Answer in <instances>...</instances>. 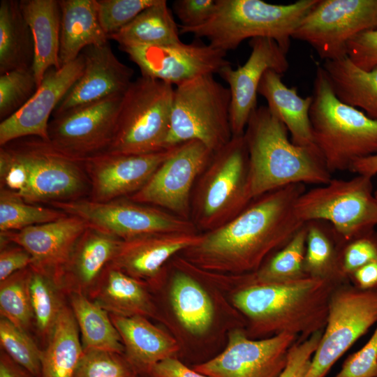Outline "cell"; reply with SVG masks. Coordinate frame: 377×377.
Listing matches in <instances>:
<instances>
[{
    "instance_id": "816d5d0a",
    "label": "cell",
    "mask_w": 377,
    "mask_h": 377,
    "mask_svg": "<svg viewBox=\"0 0 377 377\" xmlns=\"http://www.w3.org/2000/svg\"><path fill=\"white\" fill-rule=\"evenodd\" d=\"M154 377H210L191 369L182 362L172 357L156 363L151 369Z\"/></svg>"
},
{
    "instance_id": "f5cc1de1",
    "label": "cell",
    "mask_w": 377,
    "mask_h": 377,
    "mask_svg": "<svg viewBox=\"0 0 377 377\" xmlns=\"http://www.w3.org/2000/svg\"><path fill=\"white\" fill-rule=\"evenodd\" d=\"M349 280L358 288L377 290V260L356 269L350 274Z\"/></svg>"
},
{
    "instance_id": "2e32d148",
    "label": "cell",
    "mask_w": 377,
    "mask_h": 377,
    "mask_svg": "<svg viewBox=\"0 0 377 377\" xmlns=\"http://www.w3.org/2000/svg\"><path fill=\"white\" fill-rule=\"evenodd\" d=\"M298 340L288 334L251 339L244 330L235 329L221 354L193 369L210 377H279Z\"/></svg>"
},
{
    "instance_id": "d4e9b609",
    "label": "cell",
    "mask_w": 377,
    "mask_h": 377,
    "mask_svg": "<svg viewBox=\"0 0 377 377\" xmlns=\"http://www.w3.org/2000/svg\"><path fill=\"white\" fill-rule=\"evenodd\" d=\"M110 316L121 337L127 360L134 368L150 372L156 363L177 350L175 340L143 316Z\"/></svg>"
},
{
    "instance_id": "681fc988",
    "label": "cell",
    "mask_w": 377,
    "mask_h": 377,
    "mask_svg": "<svg viewBox=\"0 0 377 377\" xmlns=\"http://www.w3.org/2000/svg\"><path fill=\"white\" fill-rule=\"evenodd\" d=\"M216 0H177L173 10L183 27H195L206 22L214 13Z\"/></svg>"
},
{
    "instance_id": "8992f818",
    "label": "cell",
    "mask_w": 377,
    "mask_h": 377,
    "mask_svg": "<svg viewBox=\"0 0 377 377\" xmlns=\"http://www.w3.org/2000/svg\"><path fill=\"white\" fill-rule=\"evenodd\" d=\"M252 200L244 138L232 136L214 153L196 182L191 221L197 230L211 231L231 221Z\"/></svg>"
},
{
    "instance_id": "e0dca14e",
    "label": "cell",
    "mask_w": 377,
    "mask_h": 377,
    "mask_svg": "<svg viewBox=\"0 0 377 377\" xmlns=\"http://www.w3.org/2000/svg\"><path fill=\"white\" fill-rule=\"evenodd\" d=\"M119 49L138 66L142 76L176 86L199 76L219 73L230 64L225 59L227 52L199 42Z\"/></svg>"
},
{
    "instance_id": "44dd1931",
    "label": "cell",
    "mask_w": 377,
    "mask_h": 377,
    "mask_svg": "<svg viewBox=\"0 0 377 377\" xmlns=\"http://www.w3.org/2000/svg\"><path fill=\"white\" fill-rule=\"evenodd\" d=\"M84 71L57 105L52 117L75 108L121 95L132 82L133 70L121 62L109 42L84 48Z\"/></svg>"
},
{
    "instance_id": "5b68a950",
    "label": "cell",
    "mask_w": 377,
    "mask_h": 377,
    "mask_svg": "<svg viewBox=\"0 0 377 377\" xmlns=\"http://www.w3.org/2000/svg\"><path fill=\"white\" fill-rule=\"evenodd\" d=\"M309 119L313 142L331 174L377 154V121L338 99L321 66L313 85Z\"/></svg>"
},
{
    "instance_id": "db71d44e",
    "label": "cell",
    "mask_w": 377,
    "mask_h": 377,
    "mask_svg": "<svg viewBox=\"0 0 377 377\" xmlns=\"http://www.w3.org/2000/svg\"><path fill=\"white\" fill-rule=\"evenodd\" d=\"M349 171L357 175L374 177L377 174V154L355 161ZM374 193L377 198V190Z\"/></svg>"
},
{
    "instance_id": "d590c367",
    "label": "cell",
    "mask_w": 377,
    "mask_h": 377,
    "mask_svg": "<svg viewBox=\"0 0 377 377\" xmlns=\"http://www.w3.org/2000/svg\"><path fill=\"white\" fill-rule=\"evenodd\" d=\"M170 299L179 321L187 331L200 335L209 330L214 318L213 304L207 293L191 275L181 270L175 272Z\"/></svg>"
},
{
    "instance_id": "74e56055",
    "label": "cell",
    "mask_w": 377,
    "mask_h": 377,
    "mask_svg": "<svg viewBox=\"0 0 377 377\" xmlns=\"http://www.w3.org/2000/svg\"><path fill=\"white\" fill-rule=\"evenodd\" d=\"M306 237L304 223L284 246L251 273L253 279L261 283H285L308 276L304 271Z\"/></svg>"
},
{
    "instance_id": "9c48e42d",
    "label": "cell",
    "mask_w": 377,
    "mask_h": 377,
    "mask_svg": "<svg viewBox=\"0 0 377 377\" xmlns=\"http://www.w3.org/2000/svg\"><path fill=\"white\" fill-rule=\"evenodd\" d=\"M371 178L361 175L349 179L332 178L325 184L305 190L296 201V215L303 223L328 222L345 241L374 228L377 198Z\"/></svg>"
},
{
    "instance_id": "603a6c76",
    "label": "cell",
    "mask_w": 377,
    "mask_h": 377,
    "mask_svg": "<svg viewBox=\"0 0 377 377\" xmlns=\"http://www.w3.org/2000/svg\"><path fill=\"white\" fill-rule=\"evenodd\" d=\"M200 239L198 232H160L122 240L110 265L141 281L153 279L172 256Z\"/></svg>"
},
{
    "instance_id": "ee69618b",
    "label": "cell",
    "mask_w": 377,
    "mask_h": 377,
    "mask_svg": "<svg viewBox=\"0 0 377 377\" xmlns=\"http://www.w3.org/2000/svg\"><path fill=\"white\" fill-rule=\"evenodd\" d=\"M158 0H96L100 24L108 37Z\"/></svg>"
},
{
    "instance_id": "9a60e30c",
    "label": "cell",
    "mask_w": 377,
    "mask_h": 377,
    "mask_svg": "<svg viewBox=\"0 0 377 377\" xmlns=\"http://www.w3.org/2000/svg\"><path fill=\"white\" fill-rule=\"evenodd\" d=\"M123 96L85 104L53 117L48 124L47 142L80 159L105 152L114 135Z\"/></svg>"
},
{
    "instance_id": "e575fe53",
    "label": "cell",
    "mask_w": 377,
    "mask_h": 377,
    "mask_svg": "<svg viewBox=\"0 0 377 377\" xmlns=\"http://www.w3.org/2000/svg\"><path fill=\"white\" fill-rule=\"evenodd\" d=\"M73 311L84 349L94 348L121 354L124 346L110 313L80 292H71Z\"/></svg>"
},
{
    "instance_id": "cb8c5ba5",
    "label": "cell",
    "mask_w": 377,
    "mask_h": 377,
    "mask_svg": "<svg viewBox=\"0 0 377 377\" xmlns=\"http://www.w3.org/2000/svg\"><path fill=\"white\" fill-rule=\"evenodd\" d=\"M121 242L88 226L57 276L62 288L69 293H89L110 265Z\"/></svg>"
},
{
    "instance_id": "ab89813d",
    "label": "cell",
    "mask_w": 377,
    "mask_h": 377,
    "mask_svg": "<svg viewBox=\"0 0 377 377\" xmlns=\"http://www.w3.org/2000/svg\"><path fill=\"white\" fill-rule=\"evenodd\" d=\"M29 267L0 282L1 317L27 331L34 322L28 289Z\"/></svg>"
},
{
    "instance_id": "7bdbcfd3",
    "label": "cell",
    "mask_w": 377,
    "mask_h": 377,
    "mask_svg": "<svg viewBox=\"0 0 377 377\" xmlns=\"http://www.w3.org/2000/svg\"><path fill=\"white\" fill-rule=\"evenodd\" d=\"M119 355L105 350L84 349L73 377H132L131 368Z\"/></svg>"
},
{
    "instance_id": "30bf717a",
    "label": "cell",
    "mask_w": 377,
    "mask_h": 377,
    "mask_svg": "<svg viewBox=\"0 0 377 377\" xmlns=\"http://www.w3.org/2000/svg\"><path fill=\"white\" fill-rule=\"evenodd\" d=\"M377 323V290L350 281L337 285L330 297L327 322L304 377H325L337 360Z\"/></svg>"
},
{
    "instance_id": "484cf974",
    "label": "cell",
    "mask_w": 377,
    "mask_h": 377,
    "mask_svg": "<svg viewBox=\"0 0 377 377\" xmlns=\"http://www.w3.org/2000/svg\"><path fill=\"white\" fill-rule=\"evenodd\" d=\"M281 76L272 69L267 70L262 77L258 94L265 98L269 109L286 126L293 143L299 146L316 147L309 119L312 97L300 96L297 87L286 86Z\"/></svg>"
},
{
    "instance_id": "4316f807",
    "label": "cell",
    "mask_w": 377,
    "mask_h": 377,
    "mask_svg": "<svg viewBox=\"0 0 377 377\" xmlns=\"http://www.w3.org/2000/svg\"><path fill=\"white\" fill-rule=\"evenodd\" d=\"M34 43L32 66L38 87L50 68H60L59 59L61 10L57 0L20 1Z\"/></svg>"
},
{
    "instance_id": "ac0fdd59",
    "label": "cell",
    "mask_w": 377,
    "mask_h": 377,
    "mask_svg": "<svg viewBox=\"0 0 377 377\" xmlns=\"http://www.w3.org/2000/svg\"><path fill=\"white\" fill-rule=\"evenodd\" d=\"M84 68V58L81 53L60 68H49L32 97L17 112L1 121V146L30 136L48 142L50 117L82 75Z\"/></svg>"
},
{
    "instance_id": "f35d334b",
    "label": "cell",
    "mask_w": 377,
    "mask_h": 377,
    "mask_svg": "<svg viewBox=\"0 0 377 377\" xmlns=\"http://www.w3.org/2000/svg\"><path fill=\"white\" fill-rule=\"evenodd\" d=\"M66 215L57 209L28 203L15 193L1 188V232L21 230L29 226L54 221Z\"/></svg>"
},
{
    "instance_id": "ffe728a7",
    "label": "cell",
    "mask_w": 377,
    "mask_h": 377,
    "mask_svg": "<svg viewBox=\"0 0 377 377\" xmlns=\"http://www.w3.org/2000/svg\"><path fill=\"white\" fill-rule=\"evenodd\" d=\"M175 147L151 154L101 153L84 159L91 200L107 202L139 191Z\"/></svg>"
},
{
    "instance_id": "7c38bea8",
    "label": "cell",
    "mask_w": 377,
    "mask_h": 377,
    "mask_svg": "<svg viewBox=\"0 0 377 377\" xmlns=\"http://www.w3.org/2000/svg\"><path fill=\"white\" fill-rule=\"evenodd\" d=\"M11 148L26 168L27 183L17 195L25 202L50 204L75 200L90 188L84 172V159L64 154L38 138Z\"/></svg>"
},
{
    "instance_id": "3957f363",
    "label": "cell",
    "mask_w": 377,
    "mask_h": 377,
    "mask_svg": "<svg viewBox=\"0 0 377 377\" xmlns=\"http://www.w3.org/2000/svg\"><path fill=\"white\" fill-rule=\"evenodd\" d=\"M288 130L267 106L257 108L244 138L252 199L295 184L322 185L332 177L316 147L295 145Z\"/></svg>"
},
{
    "instance_id": "c3c4849f",
    "label": "cell",
    "mask_w": 377,
    "mask_h": 377,
    "mask_svg": "<svg viewBox=\"0 0 377 377\" xmlns=\"http://www.w3.org/2000/svg\"><path fill=\"white\" fill-rule=\"evenodd\" d=\"M323 332H318L304 340H298L291 348L287 364L279 377H304Z\"/></svg>"
},
{
    "instance_id": "f907efd6",
    "label": "cell",
    "mask_w": 377,
    "mask_h": 377,
    "mask_svg": "<svg viewBox=\"0 0 377 377\" xmlns=\"http://www.w3.org/2000/svg\"><path fill=\"white\" fill-rule=\"evenodd\" d=\"M34 263L31 254L24 248H1L0 253V282L20 272L29 267Z\"/></svg>"
},
{
    "instance_id": "836d02e7",
    "label": "cell",
    "mask_w": 377,
    "mask_h": 377,
    "mask_svg": "<svg viewBox=\"0 0 377 377\" xmlns=\"http://www.w3.org/2000/svg\"><path fill=\"white\" fill-rule=\"evenodd\" d=\"M179 34L167 1L158 0L108 39L115 40L120 48L175 43L181 41Z\"/></svg>"
},
{
    "instance_id": "d6986e66",
    "label": "cell",
    "mask_w": 377,
    "mask_h": 377,
    "mask_svg": "<svg viewBox=\"0 0 377 377\" xmlns=\"http://www.w3.org/2000/svg\"><path fill=\"white\" fill-rule=\"evenodd\" d=\"M249 45L251 52L244 65L234 69L229 64L218 73L229 85L232 136L244 135L249 119L257 108L258 89L264 73L272 69L283 75L289 68L287 53L274 40L254 38Z\"/></svg>"
},
{
    "instance_id": "4fadbf2b",
    "label": "cell",
    "mask_w": 377,
    "mask_h": 377,
    "mask_svg": "<svg viewBox=\"0 0 377 377\" xmlns=\"http://www.w3.org/2000/svg\"><path fill=\"white\" fill-rule=\"evenodd\" d=\"M377 28V0H319L292 38L309 44L325 60L346 56V43Z\"/></svg>"
},
{
    "instance_id": "52a82bcc",
    "label": "cell",
    "mask_w": 377,
    "mask_h": 377,
    "mask_svg": "<svg viewBox=\"0 0 377 377\" xmlns=\"http://www.w3.org/2000/svg\"><path fill=\"white\" fill-rule=\"evenodd\" d=\"M229 88L205 75L176 86L165 149L198 140L214 153L232 138Z\"/></svg>"
},
{
    "instance_id": "ba28073f",
    "label": "cell",
    "mask_w": 377,
    "mask_h": 377,
    "mask_svg": "<svg viewBox=\"0 0 377 377\" xmlns=\"http://www.w3.org/2000/svg\"><path fill=\"white\" fill-rule=\"evenodd\" d=\"M174 91L172 84L155 78L141 75L132 81L105 152L145 154L166 150Z\"/></svg>"
},
{
    "instance_id": "277c9868",
    "label": "cell",
    "mask_w": 377,
    "mask_h": 377,
    "mask_svg": "<svg viewBox=\"0 0 377 377\" xmlns=\"http://www.w3.org/2000/svg\"><path fill=\"white\" fill-rule=\"evenodd\" d=\"M318 1L283 5L261 0H216L215 10L206 22L190 28L179 25V33L205 38L212 47L226 52L247 38H269L287 53L293 33Z\"/></svg>"
},
{
    "instance_id": "7dc6e473",
    "label": "cell",
    "mask_w": 377,
    "mask_h": 377,
    "mask_svg": "<svg viewBox=\"0 0 377 377\" xmlns=\"http://www.w3.org/2000/svg\"><path fill=\"white\" fill-rule=\"evenodd\" d=\"M346 56L358 68L369 71L377 66V28L362 31L346 43Z\"/></svg>"
},
{
    "instance_id": "1f68e13d",
    "label": "cell",
    "mask_w": 377,
    "mask_h": 377,
    "mask_svg": "<svg viewBox=\"0 0 377 377\" xmlns=\"http://www.w3.org/2000/svg\"><path fill=\"white\" fill-rule=\"evenodd\" d=\"M34 43L20 1L0 3V73L17 69H32Z\"/></svg>"
},
{
    "instance_id": "f6af8a7d",
    "label": "cell",
    "mask_w": 377,
    "mask_h": 377,
    "mask_svg": "<svg viewBox=\"0 0 377 377\" xmlns=\"http://www.w3.org/2000/svg\"><path fill=\"white\" fill-rule=\"evenodd\" d=\"M340 260L342 272L348 279L356 269L376 260L377 231L375 228L368 230L345 241L341 249Z\"/></svg>"
},
{
    "instance_id": "f1b7e54d",
    "label": "cell",
    "mask_w": 377,
    "mask_h": 377,
    "mask_svg": "<svg viewBox=\"0 0 377 377\" xmlns=\"http://www.w3.org/2000/svg\"><path fill=\"white\" fill-rule=\"evenodd\" d=\"M89 295V299L110 314L143 316L152 313L151 304L142 281L110 265Z\"/></svg>"
},
{
    "instance_id": "7a4b0ae2",
    "label": "cell",
    "mask_w": 377,
    "mask_h": 377,
    "mask_svg": "<svg viewBox=\"0 0 377 377\" xmlns=\"http://www.w3.org/2000/svg\"><path fill=\"white\" fill-rule=\"evenodd\" d=\"M240 276L242 285L232 302L249 320V337L288 334L304 340L323 331L331 295L338 284L311 276L285 283H261L251 273Z\"/></svg>"
},
{
    "instance_id": "b9f144b4",
    "label": "cell",
    "mask_w": 377,
    "mask_h": 377,
    "mask_svg": "<svg viewBox=\"0 0 377 377\" xmlns=\"http://www.w3.org/2000/svg\"><path fill=\"white\" fill-rule=\"evenodd\" d=\"M38 89L31 68L17 69L0 76V119L1 121L17 112Z\"/></svg>"
},
{
    "instance_id": "d6a6232c",
    "label": "cell",
    "mask_w": 377,
    "mask_h": 377,
    "mask_svg": "<svg viewBox=\"0 0 377 377\" xmlns=\"http://www.w3.org/2000/svg\"><path fill=\"white\" fill-rule=\"evenodd\" d=\"M71 308L64 305L43 350L41 377H73L83 348Z\"/></svg>"
},
{
    "instance_id": "83f0119b",
    "label": "cell",
    "mask_w": 377,
    "mask_h": 377,
    "mask_svg": "<svg viewBox=\"0 0 377 377\" xmlns=\"http://www.w3.org/2000/svg\"><path fill=\"white\" fill-rule=\"evenodd\" d=\"M60 66L75 60L87 47L109 42L97 14L96 0H59Z\"/></svg>"
},
{
    "instance_id": "8d00e7d4",
    "label": "cell",
    "mask_w": 377,
    "mask_h": 377,
    "mask_svg": "<svg viewBox=\"0 0 377 377\" xmlns=\"http://www.w3.org/2000/svg\"><path fill=\"white\" fill-rule=\"evenodd\" d=\"M28 289L34 323L38 333L48 338L65 305L61 295L63 288L52 272L31 265Z\"/></svg>"
},
{
    "instance_id": "7402d4cb",
    "label": "cell",
    "mask_w": 377,
    "mask_h": 377,
    "mask_svg": "<svg viewBox=\"0 0 377 377\" xmlns=\"http://www.w3.org/2000/svg\"><path fill=\"white\" fill-rule=\"evenodd\" d=\"M88 225L71 215L21 230L1 232V245L12 242L27 250L33 266L51 272L57 278L77 242Z\"/></svg>"
},
{
    "instance_id": "8fae6325",
    "label": "cell",
    "mask_w": 377,
    "mask_h": 377,
    "mask_svg": "<svg viewBox=\"0 0 377 377\" xmlns=\"http://www.w3.org/2000/svg\"><path fill=\"white\" fill-rule=\"evenodd\" d=\"M50 205L68 215L80 218L89 227L121 240L160 232H198L190 220L127 198L107 202L81 198Z\"/></svg>"
},
{
    "instance_id": "f546056e",
    "label": "cell",
    "mask_w": 377,
    "mask_h": 377,
    "mask_svg": "<svg viewBox=\"0 0 377 377\" xmlns=\"http://www.w3.org/2000/svg\"><path fill=\"white\" fill-rule=\"evenodd\" d=\"M321 66L339 101L377 121V66L362 70L347 56L325 60Z\"/></svg>"
},
{
    "instance_id": "bcb514c9",
    "label": "cell",
    "mask_w": 377,
    "mask_h": 377,
    "mask_svg": "<svg viewBox=\"0 0 377 377\" xmlns=\"http://www.w3.org/2000/svg\"><path fill=\"white\" fill-rule=\"evenodd\" d=\"M334 377H377V325L368 341L345 360Z\"/></svg>"
},
{
    "instance_id": "6da1fadb",
    "label": "cell",
    "mask_w": 377,
    "mask_h": 377,
    "mask_svg": "<svg viewBox=\"0 0 377 377\" xmlns=\"http://www.w3.org/2000/svg\"><path fill=\"white\" fill-rule=\"evenodd\" d=\"M305 184H290L255 199L222 226L201 234L184 251L188 263L207 271L242 275L256 272L304 225L295 205Z\"/></svg>"
},
{
    "instance_id": "4dcf8cb0",
    "label": "cell",
    "mask_w": 377,
    "mask_h": 377,
    "mask_svg": "<svg viewBox=\"0 0 377 377\" xmlns=\"http://www.w3.org/2000/svg\"><path fill=\"white\" fill-rule=\"evenodd\" d=\"M306 237L304 271L308 276L349 282L341 266V251L345 240L328 222L312 220L304 223Z\"/></svg>"
},
{
    "instance_id": "60d3db41",
    "label": "cell",
    "mask_w": 377,
    "mask_h": 377,
    "mask_svg": "<svg viewBox=\"0 0 377 377\" xmlns=\"http://www.w3.org/2000/svg\"><path fill=\"white\" fill-rule=\"evenodd\" d=\"M0 343L4 352L34 377H41L40 350L27 332L3 317L0 319Z\"/></svg>"
},
{
    "instance_id": "5bb4252c",
    "label": "cell",
    "mask_w": 377,
    "mask_h": 377,
    "mask_svg": "<svg viewBox=\"0 0 377 377\" xmlns=\"http://www.w3.org/2000/svg\"><path fill=\"white\" fill-rule=\"evenodd\" d=\"M213 154L198 140L176 146L147 183L127 198L191 221L193 186Z\"/></svg>"
},
{
    "instance_id": "11a10c76",
    "label": "cell",
    "mask_w": 377,
    "mask_h": 377,
    "mask_svg": "<svg viewBox=\"0 0 377 377\" xmlns=\"http://www.w3.org/2000/svg\"><path fill=\"white\" fill-rule=\"evenodd\" d=\"M27 372L14 362L4 351L1 353L0 377H27Z\"/></svg>"
}]
</instances>
